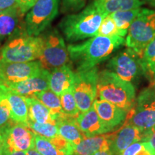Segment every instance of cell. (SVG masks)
<instances>
[{
    "label": "cell",
    "mask_w": 155,
    "mask_h": 155,
    "mask_svg": "<svg viewBox=\"0 0 155 155\" xmlns=\"http://www.w3.org/2000/svg\"><path fill=\"white\" fill-rule=\"evenodd\" d=\"M124 45L125 38L122 37L96 35L82 43L69 45L68 50L76 71H82L96 67L98 63L108 60Z\"/></svg>",
    "instance_id": "1"
},
{
    "label": "cell",
    "mask_w": 155,
    "mask_h": 155,
    "mask_svg": "<svg viewBox=\"0 0 155 155\" xmlns=\"http://www.w3.org/2000/svg\"><path fill=\"white\" fill-rule=\"evenodd\" d=\"M104 15L94 2L62 19L59 28L67 41L74 42L97 35Z\"/></svg>",
    "instance_id": "2"
},
{
    "label": "cell",
    "mask_w": 155,
    "mask_h": 155,
    "mask_svg": "<svg viewBox=\"0 0 155 155\" xmlns=\"http://www.w3.org/2000/svg\"><path fill=\"white\" fill-rule=\"evenodd\" d=\"M97 98L107 101L127 112L134 107L137 99L134 86L106 69L98 73Z\"/></svg>",
    "instance_id": "3"
},
{
    "label": "cell",
    "mask_w": 155,
    "mask_h": 155,
    "mask_svg": "<svg viewBox=\"0 0 155 155\" xmlns=\"http://www.w3.org/2000/svg\"><path fill=\"white\" fill-rule=\"evenodd\" d=\"M40 35H30L23 31L11 37L0 50V61L25 63L38 61L42 49Z\"/></svg>",
    "instance_id": "4"
},
{
    "label": "cell",
    "mask_w": 155,
    "mask_h": 155,
    "mask_svg": "<svg viewBox=\"0 0 155 155\" xmlns=\"http://www.w3.org/2000/svg\"><path fill=\"white\" fill-rule=\"evenodd\" d=\"M40 35L42 44L38 61L42 68L51 72L58 68L69 65L71 60L68 46L58 30L52 29Z\"/></svg>",
    "instance_id": "5"
},
{
    "label": "cell",
    "mask_w": 155,
    "mask_h": 155,
    "mask_svg": "<svg viewBox=\"0 0 155 155\" xmlns=\"http://www.w3.org/2000/svg\"><path fill=\"white\" fill-rule=\"evenodd\" d=\"M155 38V9L143 8L128 30L125 45L142 57L145 48Z\"/></svg>",
    "instance_id": "6"
},
{
    "label": "cell",
    "mask_w": 155,
    "mask_h": 155,
    "mask_svg": "<svg viewBox=\"0 0 155 155\" xmlns=\"http://www.w3.org/2000/svg\"><path fill=\"white\" fill-rule=\"evenodd\" d=\"M124 123L150 134L155 130V89L149 86L139 94Z\"/></svg>",
    "instance_id": "7"
},
{
    "label": "cell",
    "mask_w": 155,
    "mask_h": 155,
    "mask_svg": "<svg viewBox=\"0 0 155 155\" xmlns=\"http://www.w3.org/2000/svg\"><path fill=\"white\" fill-rule=\"evenodd\" d=\"M0 155H11L35 149V134L26 125L12 121L0 129Z\"/></svg>",
    "instance_id": "8"
},
{
    "label": "cell",
    "mask_w": 155,
    "mask_h": 155,
    "mask_svg": "<svg viewBox=\"0 0 155 155\" xmlns=\"http://www.w3.org/2000/svg\"><path fill=\"white\" fill-rule=\"evenodd\" d=\"M98 73L97 67L74 72L73 93L81 113L88 111L96 99Z\"/></svg>",
    "instance_id": "9"
},
{
    "label": "cell",
    "mask_w": 155,
    "mask_h": 155,
    "mask_svg": "<svg viewBox=\"0 0 155 155\" xmlns=\"http://www.w3.org/2000/svg\"><path fill=\"white\" fill-rule=\"evenodd\" d=\"M106 70L132 85L144 75L141 58L129 48L111 56L106 64Z\"/></svg>",
    "instance_id": "10"
},
{
    "label": "cell",
    "mask_w": 155,
    "mask_h": 155,
    "mask_svg": "<svg viewBox=\"0 0 155 155\" xmlns=\"http://www.w3.org/2000/svg\"><path fill=\"white\" fill-rule=\"evenodd\" d=\"M60 0H37L25 18V29L30 35L38 36L48 28L58 13Z\"/></svg>",
    "instance_id": "11"
},
{
    "label": "cell",
    "mask_w": 155,
    "mask_h": 155,
    "mask_svg": "<svg viewBox=\"0 0 155 155\" xmlns=\"http://www.w3.org/2000/svg\"><path fill=\"white\" fill-rule=\"evenodd\" d=\"M42 68L38 61L10 63L0 61V83L7 86L21 82L38 74Z\"/></svg>",
    "instance_id": "12"
},
{
    "label": "cell",
    "mask_w": 155,
    "mask_h": 155,
    "mask_svg": "<svg viewBox=\"0 0 155 155\" xmlns=\"http://www.w3.org/2000/svg\"><path fill=\"white\" fill-rule=\"evenodd\" d=\"M111 133L110 151L113 155H119L127 147L138 141H146L149 134L138 128L124 123Z\"/></svg>",
    "instance_id": "13"
},
{
    "label": "cell",
    "mask_w": 155,
    "mask_h": 155,
    "mask_svg": "<svg viewBox=\"0 0 155 155\" xmlns=\"http://www.w3.org/2000/svg\"><path fill=\"white\" fill-rule=\"evenodd\" d=\"M93 107L104 125L111 132L120 128L124 124L127 119V111L107 101L96 98L93 104Z\"/></svg>",
    "instance_id": "14"
},
{
    "label": "cell",
    "mask_w": 155,
    "mask_h": 155,
    "mask_svg": "<svg viewBox=\"0 0 155 155\" xmlns=\"http://www.w3.org/2000/svg\"><path fill=\"white\" fill-rule=\"evenodd\" d=\"M49 71L42 68L33 77L6 86L25 98H32L36 94L49 89Z\"/></svg>",
    "instance_id": "15"
},
{
    "label": "cell",
    "mask_w": 155,
    "mask_h": 155,
    "mask_svg": "<svg viewBox=\"0 0 155 155\" xmlns=\"http://www.w3.org/2000/svg\"><path fill=\"white\" fill-rule=\"evenodd\" d=\"M75 121L86 137L111 132L101 120L93 106L88 111L81 113L75 119Z\"/></svg>",
    "instance_id": "16"
},
{
    "label": "cell",
    "mask_w": 155,
    "mask_h": 155,
    "mask_svg": "<svg viewBox=\"0 0 155 155\" xmlns=\"http://www.w3.org/2000/svg\"><path fill=\"white\" fill-rule=\"evenodd\" d=\"M74 71L69 65L58 68L50 72L49 89L58 96L73 90Z\"/></svg>",
    "instance_id": "17"
},
{
    "label": "cell",
    "mask_w": 155,
    "mask_h": 155,
    "mask_svg": "<svg viewBox=\"0 0 155 155\" xmlns=\"http://www.w3.org/2000/svg\"><path fill=\"white\" fill-rule=\"evenodd\" d=\"M111 133L86 137L80 144L74 147V155H93L100 150L110 149Z\"/></svg>",
    "instance_id": "18"
},
{
    "label": "cell",
    "mask_w": 155,
    "mask_h": 155,
    "mask_svg": "<svg viewBox=\"0 0 155 155\" xmlns=\"http://www.w3.org/2000/svg\"><path fill=\"white\" fill-rule=\"evenodd\" d=\"M24 15L19 7L0 13V42L18 33L17 29Z\"/></svg>",
    "instance_id": "19"
},
{
    "label": "cell",
    "mask_w": 155,
    "mask_h": 155,
    "mask_svg": "<svg viewBox=\"0 0 155 155\" xmlns=\"http://www.w3.org/2000/svg\"><path fill=\"white\" fill-rule=\"evenodd\" d=\"M5 96L10 109L12 120L15 123L27 126L28 121V106L25 97L13 92L7 87Z\"/></svg>",
    "instance_id": "20"
},
{
    "label": "cell",
    "mask_w": 155,
    "mask_h": 155,
    "mask_svg": "<svg viewBox=\"0 0 155 155\" xmlns=\"http://www.w3.org/2000/svg\"><path fill=\"white\" fill-rule=\"evenodd\" d=\"M56 125L59 134L73 147L80 144L86 137L81 131L75 121V119L73 118L67 116L58 118L56 121Z\"/></svg>",
    "instance_id": "21"
},
{
    "label": "cell",
    "mask_w": 155,
    "mask_h": 155,
    "mask_svg": "<svg viewBox=\"0 0 155 155\" xmlns=\"http://www.w3.org/2000/svg\"><path fill=\"white\" fill-rule=\"evenodd\" d=\"M28 106V119L40 124L56 125V119L48 108L37 98H25Z\"/></svg>",
    "instance_id": "22"
},
{
    "label": "cell",
    "mask_w": 155,
    "mask_h": 155,
    "mask_svg": "<svg viewBox=\"0 0 155 155\" xmlns=\"http://www.w3.org/2000/svg\"><path fill=\"white\" fill-rule=\"evenodd\" d=\"M93 2L106 15L139 8L143 4L141 0H101Z\"/></svg>",
    "instance_id": "23"
},
{
    "label": "cell",
    "mask_w": 155,
    "mask_h": 155,
    "mask_svg": "<svg viewBox=\"0 0 155 155\" xmlns=\"http://www.w3.org/2000/svg\"><path fill=\"white\" fill-rule=\"evenodd\" d=\"M50 110L52 114L55 116L56 121L58 118L65 116L62 110L61 102L60 96L52 91L50 89L44 91L38 94H36L33 96Z\"/></svg>",
    "instance_id": "24"
},
{
    "label": "cell",
    "mask_w": 155,
    "mask_h": 155,
    "mask_svg": "<svg viewBox=\"0 0 155 155\" xmlns=\"http://www.w3.org/2000/svg\"><path fill=\"white\" fill-rule=\"evenodd\" d=\"M141 62L144 76L152 81L155 77V38L145 48Z\"/></svg>",
    "instance_id": "25"
},
{
    "label": "cell",
    "mask_w": 155,
    "mask_h": 155,
    "mask_svg": "<svg viewBox=\"0 0 155 155\" xmlns=\"http://www.w3.org/2000/svg\"><path fill=\"white\" fill-rule=\"evenodd\" d=\"M142 9L141 7H139V8L130 9V10L116 12L110 14V15L116 22L118 28L127 35L129 27L131 26L136 18L139 16Z\"/></svg>",
    "instance_id": "26"
},
{
    "label": "cell",
    "mask_w": 155,
    "mask_h": 155,
    "mask_svg": "<svg viewBox=\"0 0 155 155\" xmlns=\"http://www.w3.org/2000/svg\"><path fill=\"white\" fill-rule=\"evenodd\" d=\"M60 98H61L62 110L64 115L67 117L76 119L80 115L81 111H79L77 106L73 90L63 93L60 96Z\"/></svg>",
    "instance_id": "27"
},
{
    "label": "cell",
    "mask_w": 155,
    "mask_h": 155,
    "mask_svg": "<svg viewBox=\"0 0 155 155\" xmlns=\"http://www.w3.org/2000/svg\"><path fill=\"white\" fill-rule=\"evenodd\" d=\"M35 150L41 155H71L60 150L48 139L38 134L35 138Z\"/></svg>",
    "instance_id": "28"
},
{
    "label": "cell",
    "mask_w": 155,
    "mask_h": 155,
    "mask_svg": "<svg viewBox=\"0 0 155 155\" xmlns=\"http://www.w3.org/2000/svg\"><path fill=\"white\" fill-rule=\"evenodd\" d=\"M27 127L35 134L40 135L46 139H52L59 135L57 125L53 124H40L28 119Z\"/></svg>",
    "instance_id": "29"
},
{
    "label": "cell",
    "mask_w": 155,
    "mask_h": 155,
    "mask_svg": "<svg viewBox=\"0 0 155 155\" xmlns=\"http://www.w3.org/2000/svg\"><path fill=\"white\" fill-rule=\"evenodd\" d=\"M97 35L105 36V37H114L120 36L124 38L127 35L121 32L118 28L116 22H114L111 15H108L103 19L98 29Z\"/></svg>",
    "instance_id": "30"
},
{
    "label": "cell",
    "mask_w": 155,
    "mask_h": 155,
    "mask_svg": "<svg viewBox=\"0 0 155 155\" xmlns=\"http://www.w3.org/2000/svg\"><path fill=\"white\" fill-rule=\"evenodd\" d=\"M5 85L0 83V129L12 122L8 101L6 98Z\"/></svg>",
    "instance_id": "31"
},
{
    "label": "cell",
    "mask_w": 155,
    "mask_h": 155,
    "mask_svg": "<svg viewBox=\"0 0 155 155\" xmlns=\"http://www.w3.org/2000/svg\"><path fill=\"white\" fill-rule=\"evenodd\" d=\"M119 155H155V150L148 141H138L127 147Z\"/></svg>",
    "instance_id": "32"
},
{
    "label": "cell",
    "mask_w": 155,
    "mask_h": 155,
    "mask_svg": "<svg viewBox=\"0 0 155 155\" xmlns=\"http://www.w3.org/2000/svg\"><path fill=\"white\" fill-rule=\"evenodd\" d=\"M87 0H62L61 12L63 13H77L85 7Z\"/></svg>",
    "instance_id": "33"
},
{
    "label": "cell",
    "mask_w": 155,
    "mask_h": 155,
    "mask_svg": "<svg viewBox=\"0 0 155 155\" xmlns=\"http://www.w3.org/2000/svg\"><path fill=\"white\" fill-rule=\"evenodd\" d=\"M19 7L18 0H0V13Z\"/></svg>",
    "instance_id": "34"
},
{
    "label": "cell",
    "mask_w": 155,
    "mask_h": 155,
    "mask_svg": "<svg viewBox=\"0 0 155 155\" xmlns=\"http://www.w3.org/2000/svg\"><path fill=\"white\" fill-rule=\"evenodd\" d=\"M37 0H18L19 7L23 14L28 13L30 9L33 7Z\"/></svg>",
    "instance_id": "35"
},
{
    "label": "cell",
    "mask_w": 155,
    "mask_h": 155,
    "mask_svg": "<svg viewBox=\"0 0 155 155\" xmlns=\"http://www.w3.org/2000/svg\"><path fill=\"white\" fill-rule=\"evenodd\" d=\"M146 141H148L151 144V146L153 147V149L155 150V130H154L152 132H151L149 134Z\"/></svg>",
    "instance_id": "36"
},
{
    "label": "cell",
    "mask_w": 155,
    "mask_h": 155,
    "mask_svg": "<svg viewBox=\"0 0 155 155\" xmlns=\"http://www.w3.org/2000/svg\"><path fill=\"white\" fill-rule=\"evenodd\" d=\"M93 155H113L111 151H110V149H105V150H102L98 151L96 153H94Z\"/></svg>",
    "instance_id": "37"
},
{
    "label": "cell",
    "mask_w": 155,
    "mask_h": 155,
    "mask_svg": "<svg viewBox=\"0 0 155 155\" xmlns=\"http://www.w3.org/2000/svg\"><path fill=\"white\" fill-rule=\"evenodd\" d=\"M141 2L155 8V0H141Z\"/></svg>",
    "instance_id": "38"
},
{
    "label": "cell",
    "mask_w": 155,
    "mask_h": 155,
    "mask_svg": "<svg viewBox=\"0 0 155 155\" xmlns=\"http://www.w3.org/2000/svg\"><path fill=\"white\" fill-rule=\"evenodd\" d=\"M11 155H28V154L27 152H17L13 153Z\"/></svg>",
    "instance_id": "39"
},
{
    "label": "cell",
    "mask_w": 155,
    "mask_h": 155,
    "mask_svg": "<svg viewBox=\"0 0 155 155\" xmlns=\"http://www.w3.org/2000/svg\"><path fill=\"white\" fill-rule=\"evenodd\" d=\"M150 86L155 89V77L154 78L152 79V81H150Z\"/></svg>",
    "instance_id": "40"
},
{
    "label": "cell",
    "mask_w": 155,
    "mask_h": 155,
    "mask_svg": "<svg viewBox=\"0 0 155 155\" xmlns=\"http://www.w3.org/2000/svg\"><path fill=\"white\" fill-rule=\"evenodd\" d=\"M1 140H2V136H1V134H0V144H1Z\"/></svg>",
    "instance_id": "41"
},
{
    "label": "cell",
    "mask_w": 155,
    "mask_h": 155,
    "mask_svg": "<svg viewBox=\"0 0 155 155\" xmlns=\"http://www.w3.org/2000/svg\"><path fill=\"white\" fill-rule=\"evenodd\" d=\"M96 1H101V0H93V2H96Z\"/></svg>",
    "instance_id": "42"
},
{
    "label": "cell",
    "mask_w": 155,
    "mask_h": 155,
    "mask_svg": "<svg viewBox=\"0 0 155 155\" xmlns=\"http://www.w3.org/2000/svg\"></svg>",
    "instance_id": "43"
}]
</instances>
